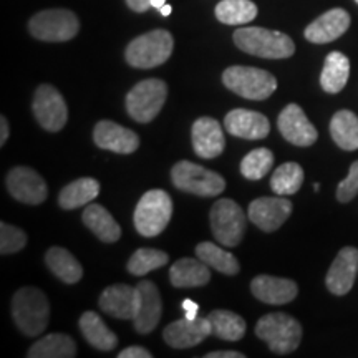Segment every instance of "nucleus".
I'll return each instance as SVG.
<instances>
[{
	"mask_svg": "<svg viewBox=\"0 0 358 358\" xmlns=\"http://www.w3.org/2000/svg\"><path fill=\"white\" fill-rule=\"evenodd\" d=\"M7 189L12 198L24 204L38 206L48 196L47 182L37 171L27 166H17L7 174Z\"/></svg>",
	"mask_w": 358,
	"mask_h": 358,
	"instance_id": "f8f14e48",
	"label": "nucleus"
},
{
	"mask_svg": "<svg viewBox=\"0 0 358 358\" xmlns=\"http://www.w3.org/2000/svg\"><path fill=\"white\" fill-rule=\"evenodd\" d=\"M274 164V155L267 148H257L252 150L249 155L244 156L241 161V173L245 179L250 181H259L272 169Z\"/></svg>",
	"mask_w": 358,
	"mask_h": 358,
	"instance_id": "c9c22d12",
	"label": "nucleus"
},
{
	"mask_svg": "<svg viewBox=\"0 0 358 358\" xmlns=\"http://www.w3.org/2000/svg\"><path fill=\"white\" fill-rule=\"evenodd\" d=\"M256 17L257 7L250 0H221L216 6V19L226 25H244Z\"/></svg>",
	"mask_w": 358,
	"mask_h": 358,
	"instance_id": "72a5a7b5",
	"label": "nucleus"
},
{
	"mask_svg": "<svg viewBox=\"0 0 358 358\" xmlns=\"http://www.w3.org/2000/svg\"><path fill=\"white\" fill-rule=\"evenodd\" d=\"M196 256L201 261L208 264L209 267L216 268V271L222 272L226 275H236L239 274L241 266L237 262V259L232 256L229 250L222 249L221 245L213 244V243H201L196 248Z\"/></svg>",
	"mask_w": 358,
	"mask_h": 358,
	"instance_id": "473e14b6",
	"label": "nucleus"
},
{
	"mask_svg": "<svg viewBox=\"0 0 358 358\" xmlns=\"http://www.w3.org/2000/svg\"><path fill=\"white\" fill-rule=\"evenodd\" d=\"M277 127L282 136L295 146H312L319 138L315 127L308 122L303 110L295 103H290L282 110L277 120Z\"/></svg>",
	"mask_w": 358,
	"mask_h": 358,
	"instance_id": "ddd939ff",
	"label": "nucleus"
},
{
	"mask_svg": "<svg viewBox=\"0 0 358 358\" xmlns=\"http://www.w3.org/2000/svg\"><path fill=\"white\" fill-rule=\"evenodd\" d=\"M234 43L245 53L272 60L289 58L295 52V43L289 35L262 27H243L236 30Z\"/></svg>",
	"mask_w": 358,
	"mask_h": 358,
	"instance_id": "f03ea898",
	"label": "nucleus"
},
{
	"mask_svg": "<svg viewBox=\"0 0 358 358\" xmlns=\"http://www.w3.org/2000/svg\"><path fill=\"white\" fill-rule=\"evenodd\" d=\"M182 308H185L186 312V319H198V312H199V306L196 302H192L187 299V301L182 302Z\"/></svg>",
	"mask_w": 358,
	"mask_h": 358,
	"instance_id": "79ce46f5",
	"label": "nucleus"
},
{
	"mask_svg": "<svg viewBox=\"0 0 358 358\" xmlns=\"http://www.w3.org/2000/svg\"><path fill=\"white\" fill-rule=\"evenodd\" d=\"M358 272V249L343 248L329 268L325 284L335 295H345L353 287Z\"/></svg>",
	"mask_w": 358,
	"mask_h": 358,
	"instance_id": "412c9836",
	"label": "nucleus"
},
{
	"mask_svg": "<svg viewBox=\"0 0 358 358\" xmlns=\"http://www.w3.org/2000/svg\"><path fill=\"white\" fill-rule=\"evenodd\" d=\"M330 134L342 150H358V116L348 110L337 111L330 122Z\"/></svg>",
	"mask_w": 358,
	"mask_h": 358,
	"instance_id": "7c9ffc66",
	"label": "nucleus"
},
{
	"mask_svg": "<svg viewBox=\"0 0 358 358\" xmlns=\"http://www.w3.org/2000/svg\"><path fill=\"white\" fill-rule=\"evenodd\" d=\"M303 182V169L297 163H284L275 169L271 179V187L275 194L290 196L299 192Z\"/></svg>",
	"mask_w": 358,
	"mask_h": 358,
	"instance_id": "f704fd0d",
	"label": "nucleus"
},
{
	"mask_svg": "<svg viewBox=\"0 0 358 358\" xmlns=\"http://www.w3.org/2000/svg\"><path fill=\"white\" fill-rule=\"evenodd\" d=\"M171 12H173V8H171V6H168V3H164V6L159 8V13H161V15H163V17L171 15Z\"/></svg>",
	"mask_w": 358,
	"mask_h": 358,
	"instance_id": "a18cd8bd",
	"label": "nucleus"
},
{
	"mask_svg": "<svg viewBox=\"0 0 358 358\" xmlns=\"http://www.w3.org/2000/svg\"><path fill=\"white\" fill-rule=\"evenodd\" d=\"M29 358H73L77 357V343L65 334H50L37 340L30 347Z\"/></svg>",
	"mask_w": 358,
	"mask_h": 358,
	"instance_id": "c85d7f7f",
	"label": "nucleus"
},
{
	"mask_svg": "<svg viewBox=\"0 0 358 358\" xmlns=\"http://www.w3.org/2000/svg\"><path fill=\"white\" fill-rule=\"evenodd\" d=\"M256 335L267 343L271 352L277 355H287L301 345L302 325L287 313H267L259 319Z\"/></svg>",
	"mask_w": 358,
	"mask_h": 358,
	"instance_id": "7ed1b4c3",
	"label": "nucleus"
},
{
	"mask_svg": "<svg viewBox=\"0 0 358 358\" xmlns=\"http://www.w3.org/2000/svg\"><path fill=\"white\" fill-rule=\"evenodd\" d=\"M350 27V15L343 8H332L315 19L306 29V38L312 43H329L342 37Z\"/></svg>",
	"mask_w": 358,
	"mask_h": 358,
	"instance_id": "4be33fe9",
	"label": "nucleus"
},
{
	"mask_svg": "<svg viewBox=\"0 0 358 358\" xmlns=\"http://www.w3.org/2000/svg\"><path fill=\"white\" fill-rule=\"evenodd\" d=\"M32 110L40 127L47 131H60L69 120V108L64 96L52 85H40L37 88Z\"/></svg>",
	"mask_w": 358,
	"mask_h": 358,
	"instance_id": "9b49d317",
	"label": "nucleus"
},
{
	"mask_svg": "<svg viewBox=\"0 0 358 358\" xmlns=\"http://www.w3.org/2000/svg\"><path fill=\"white\" fill-rule=\"evenodd\" d=\"M211 335L229 342H237L245 334V320L231 310H213L208 315Z\"/></svg>",
	"mask_w": 358,
	"mask_h": 358,
	"instance_id": "2f4dec72",
	"label": "nucleus"
},
{
	"mask_svg": "<svg viewBox=\"0 0 358 358\" xmlns=\"http://www.w3.org/2000/svg\"><path fill=\"white\" fill-rule=\"evenodd\" d=\"M45 262L58 279L65 284H77L82 279L83 268L73 254L64 248H52L45 254Z\"/></svg>",
	"mask_w": 358,
	"mask_h": 358,
	"instance_id": "c756f323",
	"label": "nucleus"
},
{
	"mask_svg": "<svg viewBox=\"0 0 358 358\" xmlns=\"http://www.w3.org/2000/svg\"><path fill=\"white\" fill-rule=\"evenodd\" d=\"M211 335V324L209 319H179L166 325L163 330V337L173 348H191L199 345L204 338Z\"/></svg>",
	"mask_w": 358,
	"mask_h": 358,
	"instance_id": "f3484780",
	"label": "nucleus"
},
{
	"mask_svg": "<svg viewBox=\"0 0 358 358\" xmlns=\"http://www.w3.org/2000/svg\"><path fill=\"white\" fill-rule=\"evenodd\" d=\"M118 358H151V352L143 347H128L118 353Z\"/></svg>",
	"mask_w": 358,
	"mask_h": 358,
	"instance_id": "ea45409f",
	"label": "nucleus"
},
{
	"mask_svg": "<svg viewBox=\"0 0 358 358\" xmlns=\"http://www.w3.org/2000/svg\"><path fill=\"white\" fill-rule=\"evenodd\" d=\"M355 2H357V3H358V0H355Z\"/></svg>",
	"mask_w": 358,
	"mask_h": 358,
	"instance_id": "de8ad7c7",
	"label": "nucleus"
},
{
	"mask_svg": "<svg viewBox=\"0 0 358 358\" xmlns=\"http://www.w3.org/2000/svg\"><path fill=\"white\" fill-rule=\"evenodd\" d=\"M358 194V161L352 163L348 176L337 187V199L340 203H348Z\"/></svg>",
	"mask_w": 358,
	"mask_h": 358,
	"instance_id": "58836bf2",
	"label": "nucleus"
},
{
	"mask_svg": "<svg viewBox=\"0 0 358 358\" xmlns=\"http://www.w3.org/2000/svg\"><path fill=\"white\" fill-rule=\"evenodd\" d=\"M224 128L227 133L243 140H262L271 131V123L267 116L257 111H250L244 108L232 110L224 118Z\"/></svg>",
	"mask_w": 358,
	"mask_h": 358,
	"instance_id": "aec40b11",
	"label": "nucleus"
},
{
	"mask_svg": "<svg viewBox=\"0 0 358 358\" xmlns=\"http://www.w3.org/2000/svg\"><path fill=\"white\" fill-rule=\"evenodd\" d=\"M138 290V308L134 315V330L138 334H151L158 327L163 312L161 294L151 280H141L136 285Z\"/></svg>",
	"mask_w": 358,
	"mask_h": 358,
	"instance_id": "4468645a",
	"label": "nucleus"
},
{
	"mask_svg": "<svg viewBox=\"0 0 358 358\" xmlns=\"http://www.w3.org/2000/svg\"><path fill=\"white\" fill-rule=\"evenodd\" d=\"M27 245L25 232L19 227L10 226V224H0V252L3 256L7 254H15Z\"/></svg>",
	"mask_w": 358,
	"mask_h": 358,
	"instance_id": "4c0bfd02",
	"label": "nucleus"
},
{
	"mask_svg": "<svg viewBox=\"0 0 358 358\" xmlns=\"http://www.w3.org/2000/svg\"><path fill=\"white\" fill-rule=\"evenodd\" d=\"M173 47V35L168 30H151L129 42L124 58L134 69H155L171 57Z\"/></svg>",
	"mask_w": 358,
	"mask_h": 358,
	"instance_id": "20e7f679",
	"label": "nucleus"
},
{
	"mask_svg": "<svg viewBox=\"0 0 358 358\" xmlns=\"http://www.w3.org/2000/svg\"><path fill=\"white\" fill-rule=\"evenodd\" d=\"M164 3H166V0H151V7L158 8V10L164 6Z\"/></svg>",
	"mask_w": 358,
	"mask_h": 358,
	"instance_id": "49530a36",
	"label": "nucleus"
},
{
	"mask_svg": "<svg viewBox=\"0 0 358 358\" xmlns=\"http://www.w3.org/2000/svg\"><path fill=\"white\" fill-rule=\"evenodd\" d=\"M7 138H8V123L6 116H2V118H0V146L6 145Z\"/></svg>",
	"mask_w": 358,
	"mask_h": 358,
	"instance_id": "c03bdc74",
	"label": "nucleus"
},
{
	"mask_svg": "<svg viewBox=\"0 0 358 358\" xmlns=\"http://www.w3.org/2000/svg\"><path fill=\"white\" fill-rule=\"evenodd\" d=\"M127 3L133 12H138V13L146 12L148 8L151 7V0H127Z\"/></svg>",
	"mask_w": 358,
	"mask_h": 358,
	"instance_id": "a19ab883",
	"label": "nucleus"
},
{
	"mask_svg": "<svg viewBox=\"0 0 358 358\" xmlns=\"http://www.w3.org/2000/svg\"><path fill=\"white\" fill-rule=\"evenodd\" d=\"M191 138L194 153L204 159L217 158L224 151V146H226L221 124L214 118H209V116L196 120L191 129Z\"/></svg>",
	"mask_w": 358,
	"mask_h": 358,
	"instance_id": "6ab92c4d",
	"label": "nucleus"
},
{
	"mask_svg": "<svg viewBox=\"0 0 358 358\" xmlns=\"http://www.w3.org/2000/svg\"><path fill=\"white\" fill-rule=\"evenodd\" d=\"M173 216V201L163 189H151L143 194L134 209V227L145 237H156L166 229Z\"/></svg>",
	"mask_w": 358,
	"mask_h": 358,
	"instance_id": "39448f33",
	"label": "nucleus"
},
{
	"mask_svg": "<svg viewBox=\"0 0 358 358\" xmlns=\"http://www.w3.org/2000/svg\"><path fill=\"white\" fill-rule=\"evenodd\" d=\"M350 77V62L342 52H330L325 58L320 85L327 93H340Z\"/></svg>",
	"mask_w": 358,
	"mask_h": 358,
	"instance_id": "bb28decb",
	"label": "nucleus"
},
{
	"mask_svg": "<svg viewBox=\"0 0 358 358\" xmlns=\"http://www.w3.org/2000/svg\"><path fill=\"white\" fill-rule=\"evenodd\" d=\"M80 330L90 345L95 347L96 350L110 352L118 345V337L111 332L95 312H85L80 317Z\"/></svg>",
	"mask_w": 358,
	"mask_h": 358,
	"instance_id": "a878e982",
	"label": "nucleus"
},
{
	"mask_svg": "<svg viewBox=\"0 0 358 358\" xmlns=\"http://www.w3.org/2000/svg\"><path fill=\"white\" fill-rule=\"evenodd\" d=\"M168 96L163 80L148 78L136 83L127 95V111L134 122L150 123L158 116Z\"/></svg>",
	"mask_w": 358,
	"mask_h": 358,
	"instance_id": "6e6552de",
	"label": "nucleus"
},
{
	"mask_svg": "<svg viewBox=\"0 0 358 358\" xmlns=\"http://www.w3.org/2000/svg\"><path fill=\"white\" fill-rule=\"evenodd\" d=\"M206 358H244V353L236 352V350H221V352L208 353Z\"/></svg>",
	"mask_w": 358,
	"mask_h": 358,
	"instance_id": "37998d69",
	"label": "nucleus"
},
{
	"mask_svg": "<svg viewBox=\"0 0 358 358\" xmlns=\"http://www.w3.org/2000/svg\"><path fill=\"white\" fill-rule=\"evenodd\" d=\"M171 179L178 189L203 196V198L219 196L226 187V181L221 174L191 163V161H179L174 164L171 169Z\"/></svg>",
	"mask_w": 358,
	"mask_h": 358,
	"instance_id": "0eeeda50",
	"label": "nucleus"
},
{
	"mask_svg": "<svg viewBox=\"0 0 358 358\" xmlns=\"http://www.w3.org/2000/svg\"><path fill=\"white\" fill-rule=\"evenodd\" d=\"M98 306L110 317L120 320H133L138 308V290L133 285L115 284L103 290Z\"/></svg>",
	"mask_w": 358,
	"mask_h": 358,
	"instance_id": "a211bd4d",
	"label": "nucleus"
},
{
	"mask_svg": "<svg viewBox=\"0 0 358 358\" xmlns=\"http://www.w3.org/2000/svg\"><path fill=\"white\" fill-rule=\"evenodd\" d=\"M211 279L209 266L201 259L182 257L178 262H174L169 271V280L174 287L186 289V287H201L206 285Z\"/></svg>",
	"mask_w": 358,
	"mask_h": 358,
	"instance_id": "b1692460",
	"label": "nucleus"
},
{
	"mask_svg": "<svg viewBox=\"0 0 358 358\" xmlns=\"http://www.w3.org/2000/svg\"><path fill=\"white\" fill-rule=\"evenodd\" d=\"M29 30L43 42H66L77 37L80 22L73 12L65 8H50L38 12L29 22Z\"/></svg>",
	"mask_w": 358,
	"mask_h": 358,
	"instance_id": "1a4fd4ad",
	"label": "nucleus"
},
{
	"mask_svg": "<svg viewBox=\"0 0 358 358\" xmlns=\"http://www.w3.org/2000/svg\"><path fill=\"white\" fill-rule=\"evenodd\" d=\"M12 317L15 325L27 337H38L47 329L50 306L40 289L22 287L12 299Z\"/></svg>",
	"mask_w": 358,
	"mask_h": 358,
	"instance_id": "f257e3e1",
	"label": "nucleus"
},
{
	"mask_svg": "<svg viewBox=\"0 0 358 358\" xmlns=\"http://www.w3.org/2000/svg\"><path fill=\"white\" fill-rule=\"evenodd\" d=\"M222 82L231 92L237 93L245 100L262 101L277 90V80L266 70L254 66H229L224 70Z\"/></svg>",
	"mask_w": 358,
	"mask_h": 358,
	"instance_id": "423d86ee",
	"label": "nucleus"
},
{
	"mask_svg": "<svg viewBox=\"0 0 358 358\" xmlns=\"http://www.w3.org/2000/svg\"><path fill=\"white\" fill-rule=\"evenodd\" d=\"M254 297L271 306H284L292 302L299 294V287L294 280L280 279L272 275H259L250 282Z\"/></svg>",
	"mask_w": 358,
	"mask_h": 358,
	"instance_id": "5701e85b",
	"label": "nucleus"
},
{
	"mask_svg": "<svg viewBox=\"0 0 358 358\" xmlns=\"http://www.w3.org/2000/svg\"><path fill=\"white\" fill-rule=\"evenodd\" d=\"M169 261L168 254L163 252V250L158 249H138L136 252L129 257L128 261V272L133 275H146L148 272L155 271V268H159L166 266Z\"/></svg>",
	"mask_w": 358,
	"mask_h": 358,
	"instance_id": "e433bc0d",
	"label": "nucleus"
},
{
	"mask_svg": "<svg viewBox=\"0 0 358 358\" xmlns=\"http://www.w3.org/2000/svg\"><path fill=\"white\" fill-rule=\"evenodd\" d=\"M93 140L95 145L101 150L113 151L120 155H131L140 146V138L131 129L122 127V124L108 122L96 123L95 131H93Z\"/></svg>",
	"mask_w": 358,
	"mask_h": 358,
	"instance_id": "dca6fc26",
	"label": "nucleus"
},
{
	"mask_svg": "<svg viewBox=\"0 0 358 358\" xmlns=\"http://www.w3.org/2000/svg\"><path fill=\"white\" fill-rule=\"evenodd\" d=\"M83 222L103 243H116L122 237V227L100 204H90L83 211Z\"/></svg>",
	"mask_w": 358,
	"mask_h": 358,
	"instance_id": "393cba45",
	"label": "nucleus"
},
{
	"mask_svg": "<svg viewBox=\"0 0 358 358\" xmlns=\"http://www.w3.org/2000/svg\"><path fill=\"white\" fill-rule=\"evenodd\" d=\"M292 214V203L284 196L259 198L249 206V219L264 232H274Z\"/></svg>",
	"mask_w": 358,
	"mask_h": 358,
	"instance_id": "2eb2a0df",
	"label": "nucleus"
},
{
	"mask_svg": "<svg viewBox=\"0 0 358 358\" xmlns=\"http://www.w3.org/2000/svg\"><path fill=\"white\" fill-rule=\"evenodd\" d=\"M100 194V182L93 178H80L66 185L58 196L62 209H77L87 206Z\"/></svg>",
	"mask_w": 358,
	"mask_h": 358,
	"instance_id": "cd10ccee",
	"label": "nucleus"
},
{
	"mask_svg": "<svg viewBox=\"0 0 358 358\" xmlns=\"http://www.w3.org/2000/svg\"><path fill=\"white\" fill-rule=\"evenodd\" d=\"M213 236L221 245L236 248L245 232V214L232 199H219L211 208Z\"/></svg>",
	"mask_w": 358,
	"mask_h": 358,
	"instance_id": "9d476101",
	"label": "nucleus"
}]
</instances>
